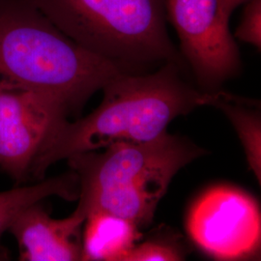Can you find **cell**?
<instances>
[{"instance_id": "1", "label": "cell", "mask_w": 261, "mask_h": 261, "mask_svg": "<svg viewBox=\"0 0 261 261\" xmlns=\"http://www.w3.org/2000/svg\"><path fill=\"white\" fill-rule=\"evenodd\" d=\"M103 90V101L96 110L75 122L66 119L47 137L28 175L42 180L51 165L76 154L155 140L178 116L210 106L213 99V92L187 85L173 62L150 75L123 73Z\"/></svg>"}, {"instance_id": "2", "label": "cell", "mask_w": 261, "mask_h": 261, "mask_svg": "<svg viewBox=\"0 0 261 261\" xmlns=\"http://www.w3.org/2000/svg\"><path fill=\"white\" fill-rule=\"evenodd\" d=\"M126 72L67 36L32 0H0V84L53 95L71 112Z\"/></svg>"}, {"instance_id": "3", "label": "cell", "mask_w": 261, "mask_h": 261, "mask_svg": "<svg viewBox=\"0 0 261 261\" xmlns=\"http://www.w3.org/2000/svg\"><path fill=\"white\" fill-rule=\"evenodd\" d=\"M204 154L184 138L163 134L155 140L117 143L68 160L80 185L79 204L87 215L103 211L138 227L150 224L159 201L181 168Z\"/></svg>"}, {"instance_id": "4", "label": "cell", "mask_w": 261, "mask_h": 261, "mask_svg": "<svg viewBox=\"0 0 261 261\" xmlns=\"http://www.w3.org/2000/svg\"><path fill=\"white\" fill-rule=\"evenodd\" d=\"M75 43L123 66L175 62L166 0H32Z\"/></svg>"}, {"instance_id": "5", "label": "cell", "mask_w": 261, "mask_h": 261, "mask_svg": "<svg viewBox=\"0 0 261 261\" xmlns=\"http://www.w3.org/2000/svg\"><path fill=\"white\" fill-rule=\"evenodd\" d=\"M186 227L193 242L218 260H241L260 250L259 206L235 187L206 190L191 206Z\"/></svg>"}, {"instance_id": "6", "label": "cell", "mask_w": 261, "mask_h": 261, "mask_svg": "<svg viewBox=\"0 0 261 261\" xmlns=\"http://www.w3.org/2000/svg\"><path fill=\"white\" fill-rule=\"evenodd\" d=\"M166 10L198 83L217 91L241 65L222 0H166Z\"/></svg>"}, {"instance_id": "7", "label": "cell", "mask_w": 261, "mask_h": 261, "mask_svg": "<svg viewBox=\"0 0 261 261\" xmlns=\"http://www.w3.org/2000/svg\"><path fill=\"white\" fill-rule=\"evenodd\" d=\"M69 113L53 95L0 84V168L23 182L40 147Z\"/></svg>"}, {"instance_id": "8", "label": "cell", "mask_w": 261, "mask_h": 261, "mask_svg": "<svg viewBox=\"0 0 261 261\" xmlns=\"http://www.w3.org/2000/svg\"><path fill=\"white\" fill-rule=\"evenodd\" d=\"M39 203L22 211L8 229L19 245V260H82L85 212L77 206L65 219H54Z\"/></svg>"}, {"instance_id": "9", "label": "cell", "mask_w": 261, "mask_h": 261, "mask_svg": "<svg viewBox=\"0 0 261 261\" xmlns=\"http://www.w3.org/2000/svg\"><path fill=\"white\" fill-rule=\"evenodd\" d=\"M84 225L82 260L124 261L140 237L134 223L103 211L87 215Z\"/></svg>"}, {"instance_id": "10", "label": "cell", "mask_w": 261, "mask_h": 261, "mask_svg": "<svg viewBox=\"0 0 261 261\" xmlns=\"http://www.w3.org/2000/svg\"><path fill=\"white\" fill-rule=\"evenodd\" d=\"M79 179L74 171L43 180L34 185L15 188L0 193V237L12 223L29 206L56 196L73 201L79 198Z\"/></svg>"}, {"instance_id": "11", "label": "cell", "mask_w": 261, "mask_h": 261, "mask_svg": "<svg viewBox=\"0 0 261 261\" xmlns=\"http://www.w3.org/2000/svg\"><path fill=\"white\" fill-rule=\"evenodd\" d=\"M210 106L222 110L231 121L237 132L248 160L249 167L261 179V124L256 111L250 110V101H244L230 94L214 91Z\"/></svg>"}, {"instance_id": "12", "label": "cell", "mask_w": 261, "mask_h": 261, "mask_svg": "<svg viewBox=\"0 0 261 261\" xmlns=\"http://www.w3.org/2000/svg\"><path fill=\"white\" fill-rule=\"evenodd\" d=\"M235 38L260 49L261 0H249L242 19L236 29Z\"/></svg>"}, {"instance_id": "13", "label": "cell", "mask_w": 261, "mask_h": 261, "mask_svg": "<svg viewBox=\"0 0 261 261\" xmlns=\"http://www.w3.org/2000/svg\"><path fill=\"white\" fill-rule=\"evenodd\" d=\"M184 257L176 248L160 242L135 245L124 261H179Z\"/></svg>"}, {"instance_id": "14", "label": "cell", "mask_w": 261, "mask_h": 261, "mask_svg": "<svg viewBox=\"0 0 261 261\" xmlns=\"http://www.w3.org/2000/svg\"><path fill=\"white\" fill-rule=\"evenodd\" d=\"M249 0H222L223 7H224L225 14L230 18V15L235 8H237L243 2H246Z\"/></svg>"}]
</instances>
